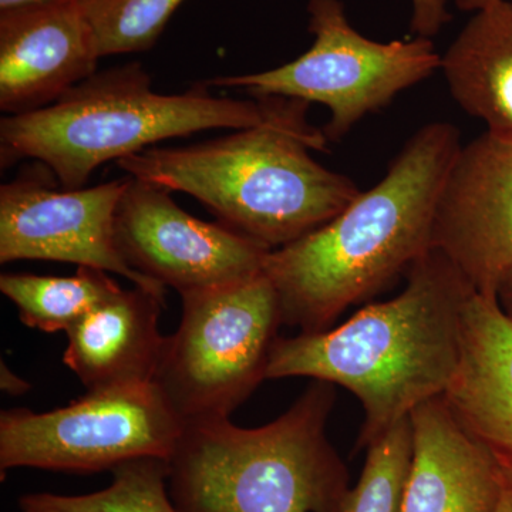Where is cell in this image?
<instances>
[{
	"label": "cell",
	"mask_w": 512,
	"mask_h": 512,
	"mask_svg": "<svg viewBox=\"0 0 512 512\" xmlns=\"http://www.w3.org/2000/svg\"><path fill=\"white\" fill-rule=\"evenodd\" d=\"M443 397L477 439L512 456V320L497 296L474 291L464 303L460 357Z\"/></svg>",
	"instance_id": "5bb4252c"
},
{
	"label": "cell",
	"mask_w": 512,
	"mask_h": 512,
	"mask_svg": "<svg viewBox=\"0 0 512 512\" xmlns=\"http://www.w3.org/2000/svg\"><path fill=\"white\" fill-rule=\"evenodd\" d=\"M164 296L120 289L67 332L63 362L87 392L153 383L165 336L158 319Z\"/></svg>",
	"instance_id": "9a60e30c"
},
{
	"label": "cell",
	"mask_w": 512,
	"mask_h": 512,
	"mask_svg": "<svg viewBox=\"0 0 512 512\" xmlns=\"http://www.w3.org/2000/svg\"><path fill=\"white\" fill-rule=\"evenodd\" d=\"M0 386L9 394H23L28 392L30 384L16 376L5 363L0 366Z\"/></svg>",
	"instance_id": "603a6c76"
},
{
	"label": "cell",
	"mask_w": 512,
	"mask_h": 512,
	"mask_svg": "<svg viewBox=\"0 0 512 512\" xmlns=\"http://www.w3.org/2000/svg\"><path fill=\"white\" fill-rule=\"evenodd\" d=\"M56 2V0H0V12L23 8V6L40 5V3Z\"/></svg>",
	"instance_id": "484cf974"
},
{
	"label": "cell",
	"mask_w": 512,
	"mask_h": 512,
	"mask_svg": "<svg viewBox=\"0 0 512 512\" xmlns=\"http://www.w3.org/2000/svg\"><path fill=\"white\" fill-rule=\"evenodd\" d=\"M128 178L79 190H56L42 178L0 187V262L50 261L113 272L164 296L165 286L121 258L114 221Z\"/></svg>",
	"instance_id": "30bf717a"
},
{
	"label": "cell",
	"mask_w": 512,
	"mask_h": 512,
	"mask_svg": "<svg viewBox=\"0 0 512 512\" xmlns=\"http://www.w3.org/2000/svg\"><path fill=\"white\" fill-rule=\"evenodd\" d=\"M498 457L501 461V493L493 512H512V456L498 454Z\"/></svg>",
	"instance_id": "7402d4cb"
},
{
	"label": "cell",
	"mask_w": 512,
	"mask_h": 512,
	"mask_svg": "<svg viewBox=\"0 0 512 512\" xmlns=\"http://www.w3.org/2000/svg\"><path fill=\"white\" fill-rule=\"evenodd\" d=\"M114 238L131 269L180 295L262 274L271 252L221 222L192 217L170 190L131 175L117 207Z\"/></svg>",
	"instance_id": "9c48e42d"
},
{
	"label": "cell",
	"mask_w": 512,
	"mask_h": 512,
	"mask_svg": "<svg viewBox=\"0 0 512 512\" xmlns=\"http://www.w3.org/2000/svg\"><path fill=\"white\" fill-rule=\"evenodd\" d=\"M460 147L453 124H426L375 187L322 227L272 249L264 274L282 323L301 332L329 329L349 306L409 272L431 249L441 185Z\"/></svg>",
	"instance_id": "7a4b0ae2"
},
{
	"label": "cell",
	"mask_w": 512,
	"mask_h": 512,
	"mask_svg": "<svg viewBox=\"0 0 512 512\" xmlns=\"http://www.w3.org/2000/svg\"><path fill=\"white\" fill-rule=\"evenodd\" d=\"M265 116L256 126L184 147H151L121 158L131 177L185 192L221 224L266 248L285 247L322 227L360 194L346 175L313 160L328 146L311 126L309 104L259 97Z\"/></svg>",
	"instance_id": "3957f363"
},
{
	"label": "cell",
	"mask_w": 512,
	"mask_h": 512,
	"mask_svg": "<svg viewBox=\"0 0 512 512\" xmlns=\"http://www.w3.org/2000/svg\"><path fill=\"white\" fill-rule=\"evenodd\" d=\"M181 298L183 319L165 336L153 383L184 424L229 419L266 379L282 325L278 295L262 272Z\"/></svg>",
	"instance_id": "8992f818"
},
{
	"label": "cell",
	"mask_w": 512,
	"mask_h": 512,
	"mask_svg": "<svg viewBox=\"0 0 512 512\" xmlns=\"http://www.w3.org/2000/svg\"><path fill=\"white\" fill-rule=\"evenodd\" d=\"M412 461L400 512H493L501 461L451 412L443 396L410 413Z\"/></svg>",
	"instance_id": "4fadbf2b"
},
{
	"label": "cell",
	"mask_w": 512,
	"mask_h": 512,
	"mask_svg": "<svg viewBox=\"0 0 512 512\" xmlns=\"http://www.w3.org/2000/svg\"><path fill=\"white\" fill-rule=\"evenodd\" d=\"M332 384L315 383L278 419L242 429L192 421L170 461L178 512H342L348 468L326 434Z\"/></svg>",
	"instance_id": "277c9868"
},
{
	"label": "cell",
	"mask_w": 512,
	"mask_h": 512,
	"mask_svg": "<svg viewBox=\"0 0 512 512\" xmlns=\"http://www.w3.org/2000/svg\"><path fill=\"white\" fill-rule=\"evenodd\" d=\"M100 59L79 0L0 12V109L15 116L50 106L97 73Z\"/></svg>",
	"instance_id": "7c38bea8"
},
{
	"label": "cell",
	"mask_w": 512,
	"mask_h": 512,
	"mask_svg": "<svg viewBox=\"0 0 512 512\" xmlns=\"http://www.w3.org/2000/svg\"><path fill=\"white\" fill-rule=\"evenodd\" d=\"M120 289L109 272L86 266H79L73 276H0V291L15 303L20 320L46 333L69 332Z\"/></svg>",
	"instance_id": "e0dca14e"
},
{
	"label": "cell",
	"mask_w": 512,
	"mask_h": 512,
	"mask_svg": "<svg viewBox=\"0 0 512 512\" xmlns=\"http://www.w3.org/2000/svg\"><path fill=\"white\" fill-rule=\"evenodd\" d=\"M494 2H498V0H454L457 8L464 10V12H477V10L483 9Z\"/></svg>",
	"instance_id": "d4e9b609"
},
{
	"label": "cell",
	"mask_w": 512,
	"mask_h": 512,
	"mask_svg": "<svg viewBox=\"0 0 512 512\" xmlns=\"http://www.w3.org/2000/svg\"><path fill=\"white\" fill-rule=\"evenodd\" d=\"M365 466L342 512H400L413 451L410 416L367 446Z\"/></svg>",
	"instance_id": "ffe728a7"
},
{
	"label": "cell",
	"mask_w": 512,
	"mask_h": 512,
	"mask_svg": "<svg viewBox=\"0 0 512 512\" xmlns=\"http://www.w3.org/2000/svg\"><path fill=\"white\" fill-rule=\"evenodd\" d=\"M471 292L460 272L430 249L389 301L367 305L333 329L276 338L265 377H311L345 387L365 412L359 446H370L421 403L446 393Z\"/></svg>",
	"instance_id": "6da1fadb"
},
{
	"label": "cell",
	"mask_w": 512,
	"mask_h": 512,
	"mask_svg": "<svg viewBox=\"0 0 512 512\" xmlns=\"http://www.w3.org/2000/svg\"><path fill=\"white\" fill-rule=\"evenodd\" d=\"M448 0H412L413 13L410 29L414 36H436L450 20Z\"/></svg>",
	"instance_id": "44dd1931"
},
{
	"label": "cell",
	"mask_w": 512,
	"mask_h": 512,
	"mask_svg": "<svg viewBox=\"0 0 512 512\" xmlns=\"http://www.w3.org/2000/svg\"><path fill=\"white\" fill-rule=\"evenodd\" d=\"M441 72L468 116L488 133L512 140V2L498 0L474 12L441 56Z\"/></svg>",
	"instance_id": "2e32d148"
},
{
	"label": "cell",
	"mask_w": 512,
	"mask_h": 512,
	"mask_svg": "<svg viewBox=\"0 0 512 512\" xmlns=\"http://www.w3.org/2000/svg\"><path fill=\"white\" fill-rule=\"evenodd\" d=\"M109 487L86 495L37 493L19 500L22 512H178L168 491L170 463L146 457L114 468Z\"/></svg>",
	"instance_id": "ac0fdd59"
},
{
	"label": "cell",
	"mask_w": 512,
	"mask_h": 512,
	"mask_svg": "<svg viewBox=\"0 0 512 512\" xmlns=\"http://www.w3.org/2000/svg\"><path fill=\"white\" fill-rule=\"evenodd\" d=\"M431 249L478 293L512 275V140L481 134L458 148L441 185Z\"/></svg>",
	"instance_id": "8fae6325"
},
{
	"label": "cell",
	"mask_w": 512,
	"mask_h": 512,
	"mask_svg": "<svg viewBox=\"0 0 512 512\" xmlns=\"http://www.w3.org/2000/svg\"><path fill=\"white\" fill-rule=\"evenodd\" d=\"M311 49L265 72L222 76L208 87L239 89L259 97H286L328 107L329 141L345 137L367 114L433 76L441 55L427 37L376 42L350 25L340 0H309Z\"/></svg>",
	"instance_id": "52a82bcc"
},
{
	"label": "cell",
	"mask_w": 512,
	"mask_h": 512,
	"mask_svg": "<svg viewBox=\"0 0 512 512\" xmlns=\"http://www.w3.org/2000/svg\"><path fill=\"white\" fill-rule=\"evenodd\" d=\"M184 430L156 384L87 392L52 412L3 410L0 470L99 473L138 460L170 461Z\"/></svg>",
	"instance_id": "ba28073f"
},
{
	"label": "cell",
	"mask_w": 512,
	"mask_h": 512,
	"mask_svg": "<svg viewBox=\"0 0 512 512\" xmlns=\"http://www.w3.org/2000/svg\"><path fill=\"white\" fill-rule=\"evenodd\" d=\"M497 298L501 308L507 313L508 318L512 320V275L501 285Z\"/></svg>",
	"instance_id": "cb8c5ba5"
},
{
	"label": "cell",
	"mask_w": 512,
	"mask_h": 512,
	"mask_svg": "<svg viewBox=\"0 0 512 512\" xmlns=\"http://www.w3.org/2000/svg\"><path fill=\"white\" fill-rule=\"evenodd\" d=\"M264 101L212 96L205 82L180 94L151 87L143 64L94 73L59 100L0 120L2 163L35 158L66 190H79L101 164L134 156L168 138L241 130L264 120Z\"/></svg>",
	"instance_id": "5b68a950"
},
{
	"label": "cell",
	"mask_w": 512,
	"mask_h": 512,
	"mask_svg": "<svg viewBox=\"0 0 512 512\" xmlns=\"http://www.w3.org/2000/svg\"><path fill=\"white\" fill-rule=\"evenodd\" d=\"M100 57L146 52L184 0H79Z\"/></svg>",
	"instance_id": "d6986e66"
}]
</instances>
